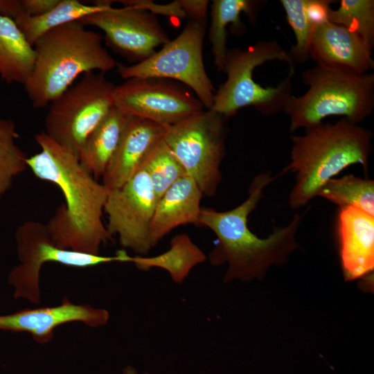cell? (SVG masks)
Returning a JSON list of instances; mask_svg holds the SVG:
<instances>
[{"mask_svg":"<svg viewBox=\"0 0 374 374\" xmlns=\"http://www.w3.org/2000/svg\"><path fill=\"white\" fill-rule=\"evenodd\" d=\"M182 8L190 19L206 21L208 1L181 0Z\"/></svg>","mask_w":374,"mask_h":374,"instance_id":"31","label":"cell"},{"mask_svg":"<svg viewBox=\"0 0 374 374\" xmlns=\"http://www.w3.org/2000/svg\"><path fill=\"white\" fill-rule=\"evenodd\" d=\"M114 87L105 73H84L51 103L44 132L78 158L87 136L114 107Z\"/></svg>","mask_w":374,"mask_h":374,"instance_id":"7","label":"cell"},{"mask_svg":"<svg viewBox=\"0 0 374 374\" xmlns=\"http://www.w3.org/2000/svg\"><path fill=\"white\" fill-rule=\"evenodd\" d=\"M276 178L268 172L256 175L249 186L247 198L231 210L202 208L200 226L210 229L217 237L208 260L213 266L227 264L224 283L260 280L270 267L283 265L299 247L296 235L303 215L299 213L288 224L276 227L264 238L248 226L249 216L262 198L264 189Z\"/></svg>","mask_w":374,"mask_h":374,"instance_id":"2","label":"cell"},{"mask_svg":"<svg viewBox=\"0 0 374 374\" xmlns=\"http://www.w3.org/2000/svg\"><path fill=\"white\" fill-rule=\"evenodd\" d=\"M128 116L113 107L86 138L78 154L82 166L102 177L121 140Z\"/></svg>","mask_w":374,"mask_h":374,"instance_id":"19","label":"cell"},{"mask_svg":"<svg viewBox=\"0 0 374 374\" xmlns=\"http://www.w3.org/2000/svg\"><path fill=\"white\" fill-rule=\"evenodd\" d=\"M167 128L147 119L128 116L117 148L102 177L103 184L109 190L123 185L163 139Z\"/></svg>","mask_w":374,"mask_h":374,"instance_id":"16","label":"cell"},{"mask_svg":"<svg viewBox=\"0 0 374 374\" xmlns=\"http://www.w3.org/2000/svg\"><path fill=\"white\" fill-rule=\"evenodd\" d=\"M291 136V161L280 175L296 173L288 205L296 210L310 202L322 186L346 168L359 164L368 172L373 132L345 118L321 123Z\"/></svg>","mask_w":374,"mask_h":374,"instance_id":"4","label":"cell"},{"mask_svg":"<svg viewBox=\"0 0 374 374\" xmlns=\"http://www.w3.org/2000/svg\"><path fill=\"white\" fill-rule=\"evenodd\" d=\"M223 71L226 80L214 96L211 110L233 116L253 107L267 116L284 112L292 96L295 64L276 40H260L247 49H228Z\"/></svg>","mask_w":374,"mask_h":374,"instance_id":"3","label":"cell"},{"mask_svg":"<svg viewBox=\"0 0 374 374\" xmlns=\"http://www.w3.org/2000/svg\"><path fill=\"white\" fill-rule=\"evenodd\" d=\"M15 123L0 117V197L11 187L17 175L28 168V157L18 146Z\"/></svg>","mask_w":374,"mask_h":374,"instance_id":"27","label":"cell"},{"mask_svg":"<svg viewBox=\"0 0 374 374\" xmlns=\"http://www.w3.org/2000/svg\"><path fill=\"white\" fill-rule=\"evenodd\" d=\"M35 139L41 150L28 158V168L39 179L56 185L65 199L46 223L52 239L62 249L100 254V247L112 240L103 222L109 190L44 131Z\"/></svg>","mask_w":374,"mask_h":374,"instance_id":"1","label":"cell"},{"mask_svg":"<svg viewBox=\"0 0 374 374\" xmlns=\"http://www.w3.org/2000/svg\"><path fill=\"white\" fill-rule=\"evenodd\" d=\"M206 21L189 19L182 32L148 58L130 66L118 64L120 76L172 79L189 87L205 108L211 109L214 88L202 55Z\"/></svg>","mask_w":374,"mask_h":374,"instance_id":"8","label":"cell"},{"mask_svg":"<svg viewBox=\"0 0 374 374\" xmlns=\"http://www.w3.org/2000/svg\"><path fill=\"white\" fill-rule=\"evenodd\" d=\"M102 35L78 21L58 26L34 44L35 62L24 84L35 109H42L58 98L84 73H105L117 64L103 45Z\"/></svg>","mask_w":374,"mask_h":374,"instance_id":"5","label":"cell"},{"mask_svg":"<svg viewBox=\"0 0 374 374\" xmlns=\"http://www.w3.org/2000/svg\"><path fill=\"white\" fill-rule=\"evenodd\" d=\"M206 260V255L190 238L180 233L172 238L170 248L165 252L154 256H130L129 262L143 271L152 268L164 269L174 283L181 284L193 267Z\"/></svg>","mask_w":374,"mask_h":374,"instance_id":"21","label":"cell"},{"mask_svg":"<svg viewBox=\"0 0 374 374\" xmlns=\"http://www.w3.org/2000/svg\"><path fill=\"white\" fill-rule=\"evenodd\" d=\"M157 203L145 169H140L120 188L109 190L104 212L107 229L121 245L143 256L152 248L150 226Z\"/></svg>","mask_w":374,"mask_h":374,"instance_id":"12","label":"cell"},{"mask_svg":"<svg viewBox=\"0 0 374 374\" xmlns=\"http://www.w3.org/2000/svg\"><path fill=\"white\" fill-rule=\"evenodd\" d=\"M310 57L321 67L348 73L364 74L374 69L372 51L362 39L330 21L315 28Z\"/></svg>","mask_w":374,"mask_h":374,"instance_id":"15","label":"cell"},{"mask_svg":"<svg viewBox=\"0 0 374 374\" xmlns=\"http://www.w3.org/2000/svg\"><path fill=\"white\" fill-rule=\"evenodd\" d=\"M111 2L97 1L93 4H87L78 0H60L53 9L44 15L29 16L21 13L14 21L28 42L33 46L51 30L103 10L112 5Z\"/></svg>","mask_w":374,"mask_h":374,"instance_id":"23","label":"cell"},{"mask_svg":"<svg viewBox=\"0 0 374 374\" xmlns=\"http://www.w3.org/2000/svg\"><path fill=\"white\" fill-rule=\"evenodd\" d=\"M114 107L128 116L170 127L204 111L201 101L166 79L134 78L115 86Z\"/></svg>","mask_w":374,"mask_h":374,"instance_id":"11","label":"cell"},{"mask_svg":"<svg viewBox=\"0 0 374 374\" xmlns=\"http://www.w3.org/2000/svg\"><path fill=\"white\" fill-rule=\"evenodd\" d=\"M337 227L345 280L371 274L374 269V216L351 206L339 208Z\"/></svg>","mask_w":374,"mask_h":374,"instance_id":"17","label":"cell"},{"mask_svg":"<svg viewBox=\"0 0 374 374\" xmlns=\"http://www.w3.org/2000/svg\"><path fill=\"white\" fill-rule=\"evenodd\" d=\"M266 1L251 0H215L211 6V23L209 39L212 45L214 63L217 69L223 71L227 51L226 27L232 24L238 34L242 33L244 25L240 19L242 12L255 21L260 10Z\"/></svg>","mask_w":374,"mask_h":374,"instance_id":"22","label":"cell"},{"mask_svg":"<svg viewBox=\"0 0 374 374\" xmlns=\"http://www.w3.org/2000/svg\"><path fill=\"white\" fill-rule=\"evenodd\" d=\"M109 313L89 304H75L63 298L60 305L34 309H24L9 314L0 315V330L28 332L39 344L53 338L57 326L69 322H82L96 328L107 324Z\"/></svg>","mask_w":374,"mask_h":374,"instance_id":"14","label":"cell"},{"mask_svg":"<svg viewBox=\"0 0 374 374\" xmlns=\"http://www.w3.org/2000/svg\"><path fill=\"white\" fill-rule=\"evenodd\" d=\"M142 166L148 174L157 202L179 179L187 175L163 139L151 150Z\"/></svg>","mask_w":374,"mask_h":374,"instance_id":"26","label":"cell"},{"mask_svg":"<svg viewBox=\"0 0 374 374\" xmlns=\"http://www.w3.org/2000/svg\"><path fill=\"white\" fill-rule=\"evenodd\" d=\"M307 91L292 96L284 110L290 132L320 125L330 116H341L359 124L374 109V73L352 74L318 65L302 73Z\"/></svg>","mask_w":374,"mask_h":374,"instance_id":"6","label":"cell"},{"mask_svg":"<svg viewBox=\"0 0 374 374\" xmlns=\"http://www.w3.org/2000/svg\"><path fill=\"white\" fill-rule=\"evenodd\" d=\"M59 1L60 0H21V13L29 16H39L53 9Z\"/></svg>","mask_w":374,"mask_h":374,"instance_id":"30","label":"cell"},{"mask_svg":"<svg viewBox=\"0 0 374 374\" xmlns=\"http://www.w3.org/2000/svg\"><path fill=\"white\" fill-rule=\"evenodd\" d=\"M223 116L208 109L168 127L163 140L203 195L213 197L225 155Z\"/></svg>","mask_w":374,"mask_h":374,"instance_id":"9","label":"cell"},{"mask_svg":"<svg viewBox=\"0 0 374 374\" xmlns=\"http://www.w3.org/2000/svg\"><path fill=\"white\" fill-rule=\"evenodd\" d=\"M328 21L360 37L372 51L374 47V1L341 0L336 10L330 8Z\"/></svg>","mask_w":374,"mask_h":374,"instance_id":"25","label":"cell"},{"mask_svg":"<svg viewBox=\"0 0 374 374\" xmlns=\"http://www.w3.org/2000/svg\"><path fill=\"white\" fill-rule=\"evenodd\" d=\"M19 263L8 276V283L13 287L15 299H22L39 304L40 271L48 262L73 267H89L112 262L127 261V253L119 251L114 256L93 255L60 247L53 241L46 224L28 220L22 223L15 233Z\"/></svg>","mask_w":374,"mask_h":374,"instance_id":"10","label":"cell"},{"mask_svg":"<svg viewBox=\"0 0 374 374\" xmlns=\"http://www.w3.org/2000/svg\"><path fill=\"white\" fill-rule=\"evenodd\" d=\"M337 1L332 0H305V12L308 19L315 26L326 23L330 4Z\"/></svg>","mask_w":374,"mask_h":374,"instance_id":"29","label":"cell"},{"mask_svg":"<svg viewBox=\"0 0 374 374\" xmlns=\"http://www.w3.org/2000/svg\"><path fill=\"white\" fill-rule=\"evenodd\" d=\"M35 62V51L15 21L0 15V76L8 84H24Z\"/></svg>","mask_w":374,"mask_h":374,"instance_id":"20","label":"cell"},{"mask_svg":"<svg viewBox=\"0 0 374 374\" xmlns=\"http://www.w3.org/2000/svg\"><path fill=\"white\" fill-rule=\"evenodd\" d=\"M203 193L188 175L179 179L158 200L150 226V244L154 247L175 228L188 224L200 226Z\"/></svg>","mask_w":374,"mask_h":374,"instance_id":"18","label":"cell"},{"mask_svg":"<svg viewBox=\"0 0 374 374\" xmlns=\"http://www.w3.org/2000/svg\"><path fill=\"white\" fill-rule=\"evenodd\" d=\"M123 374H139V373L134 367L131 366H127L123 369ZM142 374H150V373L148 372H145Z\"/></svg>","mask_w":374,"mask_h":374,"instance_id":"32","label":"cell"},{"mask_svg":"<svg viewBox=\"0 0 374 374\" xmlns=\"http://www.w3.org/2000/svg\"><path fill=\"white\" fill-rule=\"evenodd\" d=\"M78 21L103 31L107 44L130 61L141 62L170 41L155 14L135 6L110 5Z\"/></svg>","mask_w":374,"mask_h":374,"instance_id":"13","label":"cell"},{"mask_svg":"<svg viewBox=\"0 0 374 374\" xmlns=\"http://www.w3.org/2000/svg\"><path fill=\"white\" fill-rule=\"evenodd\" d=\"M286 18L296 37V44L288 51L296 63H303L310 58V48L315 26L305 12V0H280Z\"/></svg>","mask_w":374,"mask_h":374,"instance_id":"28","label":"cell"},{"mask_svg":"<svg viewBox=\"0 0 374 374\" xmlns=\"http://www.w3.org/2000/svg\"><path fill=\"white\" fill-rule=\"evenodd\" d=\"M318 196L338 205L351 206L374 216V181L353 175L332 178L320 188Z\"/></svg>","mask_w":374,"mask_h":374,"instance_id":"24","label":"cell"}]
</instances>
